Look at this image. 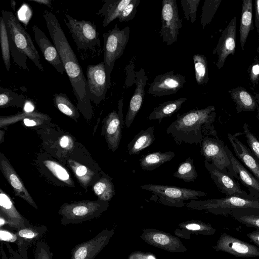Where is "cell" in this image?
<instances>
[{
  "label": "cell",
  "instance_id": "obj_1",
  "mask_svg": "<svg viewBox=\"0 0 259 259\" xmlns=\"http://www.w3.org/2000/svg\"><path fill=\"white\" fill-rule=\"evenodd\" d=\"M52 40L56 47L77 101V106L84 112L91 110L87 78L55 15L47 10L42 15Z\"/></svg>",
  "mask_w": 259,
  "mask_h": 259
},
{
  "label": "cell",
  "instance_id": "obj_2",
  "mask_svg": "<svg viewBox=\"0 0 259 259\" xmlns=\"http://www.w3.org/2000/svg\"><path fill=\"white\" fill-rule=\"evenodd\" d=\"M215 108L209 106L201 109H191L180 115L166 128V133L170 135L175 142L200 144L206 136L217 137L213 123L215 117Z\"/></svg>",
  "mask_w": 259,
  "mask_h": 259
},
{
  "label": "cell",
  "instance_id": "obj_3",
  "mask_svg": "<svg viewBox=\"0 0 259 259\" xmlns=\"http://www.w3.org/2000/svg\"><path fill=\"white\" fill-rule=\"evenodd\" d=\"M1 13L7 28L14 62L24 70L28 71L26 63L28 58L39 70L44 72L39 55L29 34L12 12L3 10Z\"/></svg>",
  "mask_w": 259,
  "mask_h": 259
},
{
  "label": "cell",
  "instance_id": "obj_4",
  "mask_svg": "<svg viewBox=\"0 0 259 259\" xmlns=\"http://www.w3.org/2000/svg\"><path fill=\"white\" fill-rule=\"evenodd\" d=\"M190 209L206 210L215 215H232L234 213H259V199H250L237 196H226L203 200H190Z\"/></svg>",
  "mask_w": 259,
  "mask_h": 259
},
{
  "label": "cell",
  "instance_id": "obj_5",
  "mask_svg": "<svg viewBox=\"0 0 259 259\" xmlns=\"http://www.w3.org/2000/svg\"><path fill=\"white\" fill-rule=\"evenodd\" d=\"M64 22L76 46L77 50L82 59L99 56L101 52L99 34L96 26L90 21L78 20L65 14Z\"/></svg>",
  "mask_w": 259,
  "mask_h": 259
},
{
  "label": "cell",
  "instance_id": "obj_6",
  "mask_svg": "<svg viewBox=\"0 0 259 259\" xmlns=\"http://www.w3.org/2000/svg\"><path fill=\"white\" fill-rule=\"evenodd\" d=\"M108 201L83 200L64 203L58 213L62 225L80 224L99 217L109 207Z\"/></svg>",
  "mask_w": 259,
  "mask_h": 259
},
{
  "label": "cell",
  "instance_id": "obj_7",
  "mask_svg": "<svg viewBox=\"0 0 259 259\" xmlns=\"http://www.w3.org/2000/svg\"><path fill=\"white\" fill-rule=\"evenodd\" d=\"M130 27L120 29L117 24L103 34L104 59L107 77L108 87L111 85V74L117 59L123 54L130 37Z\"/></svg>",
  "mask_w": 259,
  "mask_h": 259
},
{
  "label": "cell",
  "instance_id": "obj_8",
  "mask_svg": "<svg viewBox=\"0 0 259 259\" xmlns=\"http://www.w3.org/2000/svg\"><path fill=\"white\" fill-rule=\"evenodd\" d=\"M140 188L152 192L162 204L179 207L185 205V200H195L207 195L204 192L169 185L145 184Z\"/></svg>",
  "mask_w": 259,
  "mask_h": 259
},
{
  "label": "cell",
  "instance_id": "obj_9",
  "mask_svg": "<svg viewBox=\"0 0 259 259\" xmlns=\"http://www.w3.org/2000/svg\"><path fill=\"white\" fill-rule=\"evenodd\" d=\"M200 148L201 154L205 160L235 178L231 160L222 140L206 136L200 144Z\"/></svg>",
  "mask_w": 259,
  "mask_h": 259
},
{
  "label": "cell",
  "instance_id": "obj_10",
  "mask_svg": "<svg viewBox=\"0 0 259 259\" xmlns=\"http://www.w3.org/2000/svg\"><path fill=\"white\" fill-rule=\"evenodd\" d=\"M161 27L160 36L170 46L177 41L179 30L182 26L176 0H163L161 11Z\"/></svg>",
  "mask_w": 259,
  "mask_h": 259
},
{
  "label": "cell",
  "instance_id": "obj_11",
  "mask_svg": "<svg viewBox=\"0 0 259 259\" xmlns=\"http://www.w3.org/2000/svg\"><path fill=\"white\" fill-rule=\"evenodd\" d=\"M204 165L218 188L226 196H237L250 199H258L243 190L235 178L219 169L213 164L204 161Z\"/></svg>",
  "mask_w": 259,
  "mask_h": 259
},
{
  "label": "cell",
  "instance_id": "obj_12",
  "mask_svg": "<svg viewBox=\"0 0 259 259\" xmlns=\"http://www.w3.org/2000/svg\"><path fill=\"white\" fill-rule=\"evenodd\" d=\"M114 233V229H104L89 240L76 245L70 259H94L108 244Z\"/></svg>",
  "mask_w": 259,
  "mask_h": 259
},
{
  "label": "cell",
  "instance_id": "obj_13",
  "mask_svg": "<svg viewBox=\"0 0 259 259\" xmlns=\"http://www.w3.org/2000/svg\"><path fill=\"white\" fill-rule=\"evenodd\" d=\"M86 74L90 98L97 104L105 99L109 89L104 62L88 65Z\"/></svg>",
  "mask_w": 259,
  "mask_h": 259
},
{
  "label": "cell",
  "instance_id": "obj_14",
  "mask_svg": "<svg viewBox=\"0 0 259 259\" xmlns=\"http://www.w3.org/2000/svg\"><path fill=\"white\" fill-rule=\"evenodd\" d=\"M140 237L147 244L168 252H185L187 250L179 237L161 230L144 229Z\"/></svg>",
  "mask_w": 259,
  "mask_h": 259
},
{
  "label": "cell",
  "instance_id": "obj_15",
  "mask_svg": "<svg viewBox=\"0 0 259 259\" xmlns=\"http://www.w3.org/2000/svg\"><path fill=\"white\" fill-rule=\"evenodd\" d=\"M213 248L236 257H259V248L225 232L219 237Z\"/></svg>",
  "mask_w": 259,
  "mask_h": 259
},
{
  "label": "cell",
  "instance_id": "obj_16",
  "mask_svg": "<svg viewBox=\"0 0 259 259\" xmlns=\"http://www.w3.org/2000/svg\"><path fill=\"white\" fill-rule=\"evenodd\" d=\"M186 82L184 76L170 71L155 76L147 93L153 97H162L176 94Z\"/></svg>",
  "mask_w": 259,
  "mask_h": 259
},
{
  "label": "cell",
  "instance_id": "obj_17",
  "mask_svg": "<svg viewBox=\"0 0 259 259\" xmlns=\"http://www.w3.org/2000/svg\"><path fill=\"white\" fill-rule=\"evenodd\" d=\"M118 107V113L115 109L104 120V135L109 148L113 151L118 149L121 138V125L123 124L122 99L119 102Z\"/></svg>",
  "mask_w": 259,
  "mask_h": 259
},
{
  "label": "cell",
  "instance_id": "obj_18",
  "mask_svg": "<svg viewBox=\"0 0 259 259\" xmlns=\"http://www.w3.org/2000/svg\"><path fill=\"white\" fill-rule=\"evenodd\" d=\"M34 37L46 60L61 74L66 73L58 52L45 33L36 25L32 26Z\"/></svg>",
  "mask_w": 259,
  "mask_h": 259
},
{
  "label": "cell",
  "instance_id": "obj_19",
  "mask_svg": "<svg viewBox=\"0 0 259 259\" xmlns=\"http://www.w3.org/2000/svg\"><path fill=\"white\" fill-rule=\"evenodd\" d=\"M135 77L136 87L131 99L125 118V124L127 128L132 124L141 107L145 95V87L148 80V77L143 68L135 72Z\"/></svg>",
  "mask_w": 259,
  "mask_h": 259
},
{
  "label": "cell",
  "instance_id": "obj_20",
  "mask_svg": "<svg viewBox=\"0 0 259 259\" xmlns=\"http://www.w3.org/2000/svg\"><path fill=\"white\" fill-rule=\"evenodd\" d=\"M0 191V215L6 219L7 225L17 231L31 225L17 210L9 196L1 189Z\"/></svg>",
  "mask_w": 259,
  "mask_h": 259
},
{
  "label": "cell",
  "instance_id": "obj_21",
  "mask_svg": "<svg viewBox=\"0 0 259 259\" xmlns=\"http://www.w3.org/2000/svg\"><path fill=\"white\" fill-rule=\"evenodd\" d=\"M225 149L231 160L235 178L247 188L251 196L259 199V180L237 159L226 145Z\"/></svg>",
  "mask_w": 259,
  "mask_h": 259
},
{
  "label": "cell",
  "instance_id": "obj_22",
  "mask_svg": "<svg viewBox=\"0 0 259 259\" xmlns=\"http://www.w3.org/2000/svg\"><path fill=\"white\" fill-rule=\"evenodd\" d=\"M0 167L5 177L14 189L16 195L21 197L35 209L37 206L25 187L16 171L6 158L0 154Z\"/></svg>",
  "mask_w": 259,
  "mask_h": 259
},
{
  "label": "cell",
  "instance_id": "obj_23",
  "mask_svg": "<svg viewBox=\"0 0 259 259\" xmlns=\"http://www.w3.org/2000/svg\"><path fill=\"white\" fill-rule=\"evenodd\" d=\"M236 19L234 17L231 22L222 33L216 52L218 55L217 66L221 69L227 58L230 54L234 55L236 47Z\"/></svg>",
  "mask_w": 259,
  "mask_h": 259
},
{
  "label": "cell",
  "instance_id": "obj_24",
  "mask_svg": "<svg viewBox=\"0 0 259 259\" xmlns=\"http://www.w3.org/2000/svg\"><path fill=\"white\" fill-rule=\"evenodd\" d=\"M237 135L228 133V139L232 148L243 164L259 180V160L238 138Z\"/></svg>",
  "mask_w": 259,
  "mask_h": 259
},
{
  "label": "cell",
  "instance_id": "obj_25",
  "mask_svg": "<svg viewBox=\"0 0 259 259\" xmlns=\"http://www.w3.org/2000/svg\"><path fill=\"white\" fill-rule=\"evenodd\" d=\"M216 230L209 223L191 220L180 223L175 231L178 237L189 239L191 235L209 236L214 235Z\"/></svg>",
  "mask_w": 259,
  "mask_h": 259
},
{
  "label": "cell",
  "instance_id": "obj_26",
  "mask_svg": "<svg viewBox=\"0 0 259 259\" xmlns=\"http://www.w3.org/2000/svg\"><path fill=\"white\" fill-rule=\"evenodd\" d=\"M48 231V228L44 225H31L19 229L16 232L18 248L24 246L28 247L40 241V239Z\"/></svg>",
  "mask_w": 259,
  "mask_h": 259
},
{
  "label": "cell",
  "instance_id": "obj_27",
  "mask_svg": "<svg viewBox=\"0 0 259 259\" xmlns=\"http://www.w3.org/2000/svg\"><path fill=\"white\" fill-rule=\"evenodd\" d=\"M103 5L97 14L103 17L102 25L106 27L115 19H118L131 0H103Z\"/></svg>",
  "mask_w": 259,
  "mask_h": 259
},
{
  "label": "cell",
  "instance_id": "obj_28",
  "mask_svg": "<svg viewBox=\"0 0 259 259\" xmlns=\"http://www.w3.org/2000/svg\"><path fill=\"white\" fill-rule=\"evenodd\" d=\"M154 131V126H152L145 130H141L135 135L127 146L128 154H138L143 149L150 146L155 140Z\"/></svg>",
  "mask_w": 259,
  "mask_h": 259
},
{
  "label": "cell",
  "instance_id": "obj_29",
  "mask_svg": "<svg viewBox=\"0 0 259 259\" xmlns=\"http://www.w3.org/2000/svg\"><path fill=\"white\" fill-rule=\"evenodd\" d=\"M187 100L181 98L164 102L156 107L147 117L148 120H158L160 123L163 118L170 117L178 111L182 104Z\"/></svg>",
  "mask_w": 259,
  "mask_h": 259
},
{
  "label": "cell",
  "instance_id": "obj_30",
  "mask_svg": "<svg viewBox=\"0 0 259 259\" xmlns=\"http://www.w3.org/2000/svg\"><path fill=\"white\" fill-rule=\"evenodd\" d=\"M175 156V153L170 151L151 153L141 157L139 160L140 165L143 170L152 171L170 161Z\"/></svg>",
  "mask_w": 259,
  "mask_h": 259
},
{
  "label": "cell",
  "instance_id": "obj_31",
  "mask_svg": "<svg viewBox=\"0 0 259 259\" xmlns=\"http://www.w3.org/2000/svg\"><path fill=\"white\" fill-rule=\"evenodd\" d=\"M232 99L236 104L238 113L242 111H253L257 107V103L253 97L244 88L239 87L231 93Z\"/></svg>",
  "mask_w": 259,
  "mask_h": 259
},
{
  "label": "cell",
  "instance_id": "obj_32",
  "mask_svg": "<svg viewBox=\"0 0 259 259\" xmlns=\"http://www.w3.org/2000/svg\"><path fill=\"white\" fill-rule=\"evenodd\" d=\"M252 24V3L251 0H244L242 2V8L239 36L241 46L244 50V46L246 41Z\"/></svg>",
  "mask_w": 259,
  "mask_h": 259
},
{
  "label": "cell",
  "instance_id": "obj_33",
  "mask_svg": "<svg viewBox=\"0 0 259 259\" xmlns=\"http://www.w3.org/2000/svg\"><path fill=\"white\" fill-rule=\"evenodd\" d=\"M53 102L55 106L66 115L73 119L78 117L77 109L65 94L55 93L54 95Z\"/></svg>",
  "mask_w": 259,
  "mask_h": 259
},
{
  "label": "cell",
  "instance_id": "obj_34",
  "mask_svg": "<svg viewBox=\"0 0 259 259\" xmlns=\"http://www.w3.org/2000/svg\"><path fill=\"white\" fill-rule=\"evenodd\" d=\"M196 81L198 85L206 84L209 79L208 69L206 58L201 54L193 56Z\"/></svg>",
  "mask_w": 259,
  "mask_h": 259
},
{
  "label": "cell",
  "instance_id": "obj_35",
  "mask_svg": "<svg viewBox=\"0 0 259 259\" xmlns=\"http://www.w3.org/2000/svg\"><path fill=\"white\" fill-rule=\"evenodd\" d=\"M173 176L186 182L194 181L198 174L193 164V159L189 157L180 163Z\"/></svg>",
  "mask_w": 259,
  "mask_h": 259
},
{
  "label": "cell",
  "instance_id": "obj_36",
  "mask_svg": "<svg viewBox=\"0 0 259 259\" xmlns=\"http://www.w3.org/2000/svg\"><path fill=\"white\" fill-rule=\"evenodd\" d=\"M93 189L99 199L109 201L115 194V189L111 179L103 177L94 186Z\"/></svg>",
  "mask_w": 259,
  "mask_h": 259
},
{
  "label": "cell",
  "instance_id": "obj_37",
  "mask_svg": "<svg viewBox=\"0 0 259 259\" xmlns=\"http://www.w3.org/2000/svg\"><path fill=\"white\" fill-rule=\"evenodd\" d=\"M25 102V98L23 94H18L9 89L0 87L1 108L10 106H24Z\"/></svg>",
  "mask_w": 259,
  "mask_h": 259
},
{
  "label": "cell",
  "instance_id": "obj_38",
  "mask_svg": "<svg viewBox=\"0 0 259 259\" xmlns=\"http://www.w3.org/2000/svg\"><path fill=\"white\" fill-rule=\"evenodd\" d=\"M0 42L2 58L8 71L11 66L10 42L6 24L2 16L0 17Z\"/></svg>",
  "mask_w": 259,
  "mask_h": 259
},
{
  "label": "cell",
  "instance_id": "obj_39",
  "mask_svg": "<svg viewBox=\"0 0 259 259\" xmlns=\"http://www.w3.org/2000/svg\"><path fill=\"white\" fill-rule=\"evenodd\" d=\"M45 165L59 180L69 186H73L74 183L66 169L57 162L52 160H45Z\"/></svg>",
  "mask_w": 259,
  "mask_h": 259
},
{
  "label": "cell",
  "instance_id": "obj_40",
  "mask_svg": "<svg viewBox=\"0 0 259 259\" xmlns=\"http://www.w3.org/2000/svg\"><path fill=\"white\" fill-rule=\"evenodd\" d=\"M221 0H206L202 7L200 23L203 28L211 21Z\"/></svg>",
  "mask_w": 259,
  "mask_h": 259
},
{
  "label": "cell",
  "instance_id": "obj_41",
  "mask_svg": "<svg viewBox=\"0 0 259 259\" xmlns=\"http://www.w3.org/2000/svg\"><path fill=\"white\" fill-rule=\"evenodd\" d=\"M69 163L80 183L87 186L93 177V172L86 166L75 161H70Z\"/></svg>",
  "mask_w": 259,
  "mask_h": 259
},
{
  "label": "cell",
  "instance_id": "obj_42",
  "mask_svg": "<svg viewBox=\"0 0 259 259\" xmlns=\"http://www.w3.org/2000/svg\"><path fill=\"white\" fill-rule=\"evenodd\" d=\"M200 0H181V3L185 18L192 23L195 22L197 10Z\"/></svg>",
  "mask_w": 259,
  "mask_h": 259
},
{
  "label": "cell",
  "instance_id": "obj_43",
  "mask_svg": "<svg viewBox=\"0 0 259 259\" xmlns=\"http://www.w3.org/2000/svg\"><path fill=\"white\" fill-rule=\"evenodd\" d=\"M231 216L247 227L259 229V213H234Z\"/></svg>",
  "mask_w": 259,
  "mask_h": 259
},
{
  "label": "cell",
  "instance_id": "obj_44",
  "mask_svg": "<svg viewBox=\"0 0 259 259\" xmlns=\"http://www.w3.org/2000/svg\"><path fill=\"white\" fill-rule=\"evenodd\" d=\"M249 127L248 125L245 123L243 125V133L249 150L259 160V140L251 132Z\"/></svg>",
  "mask_w": 259,
  "mask_h": 259
},
{
  "label": "cell",
  "instance_id": "obj_45",
  "mask_svg": "<svg viewBox=\"0 0 259 259\" xmlns=\"http://www.w3.org/2000/svg\"><path fill=\"white\" fill-rule=\"evenodd\" d=\"M140 3V0H131L130 3L125 7L118 18V21L122 22L132 20L135 17Z\"/></svg>",
  "mask_w": 259,
  "mask_h": 259
},
{
  "label": "cell",
  "instance_id": "obj_46",
  "mask_svg": "<svg viewBox=\"0 0 259 259\" xmlns=\"http://www.w3.org/2000/svg\"><path fill=\"white\" fill-rule=\"evenodd\" d=\"M27 117H34L37 118L41 119H46L48 118V116L47 115L43 114L38 112H31V113H26L24 112V113H20L18 115H16L10 117H1V125L2 126L3 124H8V122H11L12 120L17 121L20 118H22L23 119Z\"/></svg>",
  "mask_w": 259,
  "mask_h": 259
},
{
  "label": "cell",
  "instance_id": "obj_47",
  "mask_svg": "<svg viewBox=\"0 0 259 259\" xmlns=\"http://www.w3.org/2000/svg\"><path fill=\"white\" fill-rule=\"evenodd\" d=\"M34 259H53L50 248L45 242L40 241L35 244Z\"/></svg>",
  "mask_w": 259,
  "mask_h": 259
},
{
  "label": "cell",
  "instance_id": "obj_48",
  "mask_svg": "<svg viewBox=\"0 0 259 259\" xmlns=\"http://www.w3.org/2000/svg\"><path fill=\"white\" fill-rule=\"evenodd\" d=\"M11 246L9 245V250L10 253L8 259H29L27 253V248L22 246L18 248L17 251H14L11 249Z\"/></svg>",
  "mask_w": 259,
  "mask_h": 259
},
{
  "label": "cell",
  "instance_id": "obj_49",
  "mask_svg": "<svg viewBox=\"0 0 259 259\" xmlns=\"http://www.w3.org/2000/svg\"><path fill=\"white\" fill-rule=\"evenodd\" d=\"M32 14L31 9L26 4H24L18 12L19 19L25 22V25L28 23Z\"/></svg>",
  "mask_w": 259,
  "mask_h": 259
},
{
  "label": "cell",
  "instance_id": "obj_50",
  "mask_svg": "<svg viewBox=\"0 0 259 259\" xmlns=\"http://www.w3.org/2000/svg\"><path fill=\"white\" fill-rule=\"evenodd\" d=\"M0 239L1 241L16 243L17 237L16 233H14L4 229L1 228Z\"/></svg>",
  "mask_w": 259,
  "mask_h": 259
},
{
  "label": "cell",
  "instance_id": "obj_51",
  "mask_svg": "<svg viewBox=\"0 0 259 259\" xmlns=\"http://www.w3.org/2000/svg\"><path fill=\"white\" fill-rule=\"evenodd\" d=\"M41 119L34 117H27L23 119L24 124L27 126H33L40 124Z\"/></svg>",
  "mask_w": 259,
  "mask_h": 259
},
{
  "label": "cell",
  "instance_id": "obj_52",
  "mask_svg": "<svg viewBox=\"0 0 259 259\" xmlns=\"http://www.w3.org/2000/svg\"><path fill=\"white\" fill-rule=\"evenodd\" d=\"M59 144L62 148L68 149L72 146L71 139L67 136H63L60 139Z\"/></svg>",
  "mask_w": 259,
  "mask_h": 259
},
{
  "label": "cell",
  "instance_id": "obj_53",
  "mask_svg": "<svg viewBox=\"0 0 259 259\" xmlns=\"http://www.w3.org/2000/svg\"><path fill=\"white\" fill-rule=\"evenodd\" d=\"M246 236L248 238L259 247V229L247 233Z\"/></svg>",
  "mask_w": 259,
  "mask_h": 259
},
{
  "label": "cell",
  "instance_id": "obj_54",
  "mask_svg": "<svg viewBox=\"0 0 259 259\" xmlns=\"http://www.w3.org/2000/svg\"><path fill=\"white\" fill-rule=\"evenodd\" d=\"M259 76V65H254L250 72V79L252 81H256Z\"/></svg>",
  "mask_w": 259,
  "mask_h": 259
},
{
  "label": "cell",
  "instance_id": "obj_55",
  "mask_svg": "<svg viewBox=\"0 0 259 259\" xmlns=\"http://www.w3.org/2000/svg\"><path fill=\"white\" fill-rule=\"evenodd\" d=\"M23 109L24 112L31 113L33 112L34 106L31 101H27L25 103Z\"/></svg>",
  "mask_w": 259,
  "mask_h": 259
},
{
  "label": "cell",
  "instance_id": "obj_56",
  "mask_svg": "<svg viewBox=\"0 0 259 259\" xmlns=\"http://www.w3.org/2000/svg\"><path fill=\"white\" fill-rule=\"evenodd\" d=\"M39 4L45 5L49 7H51L52 3L50 0H29Z\"/></svg>",
  "mask_w": 259,
  "mask_h": 259
},
{
  "label": "cell",
  "instance_id": "obj_57",
  "mask_svg": "<svg viewBox=\"0 0 259 259\" xmlns=\"http://www.w3.org/2000/svg\"><path fill=\"white\" fill-rule=\"evenodd\" d=\"M255 16L256 23L259 24V0L255 2Z\"/></svg>",
  "mask_w": 259,
  "mask_h": 259
},
{
  "label": "cell",
  "instance_id": "obj_58",
  "mask_svg": "<svg viewBox=\"0 0 259 259\" xmlns=\"http://www.w3.org/2000/svg\"><path fill=\"white\" fill-rule=\"evenodd\" d=\"M7 224V222L6 219L2 216L0 215V227L1 228L3 227V226Z\"/></svg>",
  "mask_w": 259,
  "mask_h": 259
},
{
  "label": "cell",
  "instance_id": "obj_59",
  "mask_svg": "<svg viewBox=\"0 0 259 259\" xmlns=\"http://www.w3.org/2000/svg\"><path fill=\"white\" fill-rule=\"evenodd\" d=\"M16 2L14 0L11 1V6L15 13H16Z\"/></svg>",
  "mask_w": 259,
  "mask_h": 259
},
{
  "label": "cell",
  "instance_id": "obj_60",
  "mask_svg": "<svg viewBox=\"0 0 259 259\" xmlns=\"http://www.w3.org/2000/svg\"><path fill=\"white\" fill-rule=\"evenodd\" d=\"M1 259H8L5 252L3 250L2 247H1Z\"/></svg>",
  "mask_w": 259,
  "mask_h": 259
}]
</instances>
